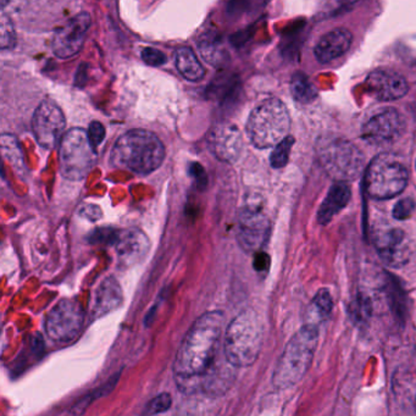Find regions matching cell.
<instances>
[{"mask_svg":"<svg viewBox=\"0 0 416 416\" xmlns=\"http://www.w3.org/2000/svg\"><path fill=\"white\" fill-rule=\"evenodd\" d=\"M224 332V314L209 311L193 323L174 360V381L184 392L201 388L206 374L218 360Z\"/></svg>","mask_w":416,"mask_h":416,"instance_id":"1","label":"cell"},{"mask_svg":"<svg viewBox=\"0 0 416 416\" xmlns=\"http://www.w3.org/2000/svg\"><path fill=\"white\" fill-rule=\"evenodd\" d=\"M165 147L150 131L132 130L117 139L110 154L112 166L138 174H148L160 167Z\"/></svg>","mask_w":416,"mask_h":416,"instance_id":"2","label":"cell"},{"mask_svg":"<svg viewBox=\"0 0 416 416\" xmlns=\"http://www.w3.org/2000/svg\"><path fill=\"white\" fill-rule=\"evenodd\" d=\"M263 338L264 327L261 319L253 309H246L226 328L225 357L233 367H251L259 357Z\"/></svg>","mask_w":416,"mask_h":416,"instance_id":"3","label":"cell"},{"mask_svg":"<svg viewBox=\"0 0 416 416\" xmlns=\"http://www.w3.org/2000/svg\"><path fill=\"white\" fill-rule=\"evenodd\" d=\"M318 342L319 328L313 323H307L292 337L273 372L275 387L288 388L304 377L313 362Z\"/></svg>","mask_w":416,"mask_h":416,"instance_id":"4","label":"cell"},{"mask_svg":"<svg viewBox=\"0 0 416 416\" xmlns=\"http://www.w3.org/2000/svg\"><path fill=\"white\" fill-rule=\"evenodd\" d=\"M291 129V117L286 105L271 98L259 104L246 122V134L259 149L275 147L286 138Z\"/></svg>","mask_w":416,"mask_h":416,"instance_id":"5","label":"cell"},{"mask_svg":"<svg viewBox=\"0 0 416 416\" xmlns=\"http://www.w3.org/2000/svg\"><path fill=\"white\" fill-rule=\"evenodd\" d=\"M408 181L407 167L393 154H380L367 167L365 187L369 197L376 201L398 196L407 187Z\"/></svg>","mask_w":416,"mask_h":416,"instance_id":"6","label":"cell"},{"mask_svg":"<svg viewBox=\"0 0 416 416\" xmlns=\"http://www.w3.org/2000/svg\"><path fill=\"white\" fill-rule=\"evenodd\" d=\"M319 159L327 174L337 181L357 179L364 167V154L345 138L326 137L319 142Z\"/></svg>","mask_w":416,"mask_h":416,"instance_id":"7","label":"cell"},{"mask_svg":"<svg viewBox=\"0 0 416 416\" xmlns=\"http://www.w3.org/2000/svg\"><path fill=\"white\" fill-rule=\"evenodd\" d=\"M95 149L88 132L77 127L67 131L59 143V162L64 177L71 181L85 179L95 165Z\"/></svg>","mask_w":416,"mask_h":416,"instance_id":"8","label":"cell"},{"mask_svg":"<svg viewBox=\"0 0 416 416\" xmlns=\"http://www.w3.org/2000/svg\"><path fill=\"white\" fill-rule=\"evenodd\" d=\"M85 311L77 300L63 299L50 310L45 320V331L57 343H69L80 335Z\"/></svg>","mask_w":416,"mask_h":416,"instance_id":"9","label":"cell"},{"mask_svg":"<svg viewBox=\"0 0 416 416\" xmlns=\"http://www.w3.org/2000/svg\"><path fill=\"white\" fill-rule=\"evenodd\" d=\"M66 120L58 104L45 99L38 105L32 120L37 143L44 149H54L63 138Z\"/></svg>","mask_w":416,"mask_h":416,"instance_id":"10","label":"cell"},{"mask_svg":"<svg viewBox=\"0 0 416 416\" xmlns=\"http://www.w3.org/2000/svg\"><path fill=\"white\" fill-rule=\"evenodd\" d=\"M270 221L259 206H248L238 218L237 239L248 253L259 251L268 241Z\"/></svg>","mask_w":416,"mask_h":416,"instance_id":"11","label":"cell"},{"mask_svg":"<svg viewBox=\"0 0 416 416\" xmlns=\"http://www.w3.org/2000/svg\"><path fill=\"white\" fill-rule=\"evenodd\" d=\"M405 130V121L393 107H386L374 114L364 124L362 137L374 145L393 143Z\"/></svg>","mask_w":416,"mask_h":416,"instance_id":"12","label":"cell"},{"mask_svg":"<svg viewBox=\"0 0 416 416\" xmlns=\"http://www.w3.org/2000/svg\"><path fill=\"white\" fill-rule=\"evenodd\" d=\"M90 13H81L55 32L52 40L53 53L60 59H70L80 53L88 35Z\"/></svg>","mask_w":416,"mask_h":416,"instance_id":"13","label":"cell"},{"mask_svg":"<svg viewBox=\"0 0 416 416\" xmlns=\"http://www.w3.org/2000/svg\"><path fill=\"white\" fill-rule=\"evenodd\" d=\"M369 93L380 102H393L403 98L409 90L405 77L388 69L370 72L365 80Z\"/></svg>","mask_w":416,"mask_h":416,"instance_id":"14","label":"cell"},{"mask_svg":"<svg viewBox=\"0 0 416 416\" xmlns=\"http://www.w3.org/2000/svg\"><path fill=\"white\" fill-rule=\"evenodd\" d=\"M375 248L381 259L391 268H402L410 258V248L400 228H388L376 233Z\"/></svg>","mask_w":416,"mask_h":416,"instance_id":"15","label":"cell"},{"mask_svg":"<svg viewBox=\"0 0 416 416\" xmlns=\"http://www.w3.org/2000/svg\"><path fill=\"white\" fill-rule=\"evenodd\" d=\"M208 144L211 153L219 160L233 164L241 157L243 139L237 126L221 124L216 126L209 133Z\"/></svg>","mask_w":416,"mask_h":416,"instance_id":"16","label":"cell"},{"mask_svg":"<svg viewBox=\"0 0 416 416\" xmlns=\"http://www.w3.org/2000/svg\"><path fill=\"white\" fill-rule=\"evenodd\" d=\"M117 259L124 266H133L147 256L150 243L147 236L141 230L129 228L117 233L115 243Z\"/></svg>","mask_w":416,"mask_h":416,"instance_id":"17","label":"cell"},{"mask_svg":"<svg viewBox=\"0 0 416 416\" xmlns=\"http://www.w3.org/2000/svg\"><path fill=\"white\" fill-rule=\"evenodd\" d=\"M353 35L347 28H335L319 40L314 55L319 63L328 64L342 58L352 47Z\"/></svg>","mask_w":416,"mask_h":416,"instance_id":"18","label":"cell"},{"mask_svg":"<svg viewBox=\"0 0 416 416\" xmlns=\"http://www.w3.org/2000/svg\"><path fill=\"white\" fill-rule=\"evenodd\" d=\"M124 295L119 282L115 278L109 276L100 282L95 295H94L93 308H92V318H102L107 313L119 308L122 304Z\"/></svg>","mask_w":416,"mask_h":416,"instance_id":"19","label":"cell"},{"mask_svg":"<svg viewBox=\"0 0 416 416\" xmlns=\"http://www.w3.org/2000/svg\"><path fill=\"white\" fill-rule=\"evenodd\" d=\"M352 191L345 181H337L327 193L318 213L319 224L327 225L342 209L348 206Z\"/></svg>","mask_w":416,"mask_h":416,"instance_id":"20","label":"cell"},{"mask_svg":"<svg viewBox=\"0 0 416 416\" xmlns=\"http://www.w3.org/2000/svg\"><path fill=\"white\" fill-rule=\"evenodd\" d=\"M174 65L179 73L191 82H198L206 76V70L191 48H179L174 54Z\"/></svg>","mask_w":416,"mask_h":416,"instance_id":"21","label":"cell"},{"mask_svg":"<svg viewBox=\"0 0 416 416\" xmlns=\"http://www.w3.org/2000/svg\"><path fill=\"white\" fill-rule=\"evenodd\" d=\"M333 309V300L331 293L326 288H322L314 297L311 305L308 310V323H313L319 326L320 322L326 320L332 313Z\"/></svg>","mask_w":416,"mask_h":416,"instance_id":"22","label":"cell"},{"mask_svg":"<svg viewBox=\"0 0 416 416\" xmlns=\"http://www.w3.org/2000/svg\"><path fill=\"white\" fill-rule=\"evenodd\" d=\"M291 92L293 98L299 103H311L316 98V90L304 73H295L292 77Z\"/></svg>","mask_w":416,"mask_h":416,"instance_id":"23","label":"cell"},{"mask_svg":"<svg viewBox=\"0 0 416 416\" xmlns=\"http://www.w3.org/2000/svg\"><path fill=\"white\" fill-rule=\"evenodd\" d=\"M387 290H388V302L391 308H392V311L399 320L404 321L405 310H407V303H405L407 297H405V293L403 291L402 286L397 281V278L391 276Z\"/></svg>","mask_w":416,"mask_h":416,"instance_id":"24","label":"cell"},{"mask_svg":"<svg viewBox=\"0 0 416 416\" xmlns=\"http://www.w3.org/2000/svg\"><path fill=\"white\" fill-rule=\"evenodd\" d=\"M349 314L357 325L367 323L369 319L372 318V300L369 299L367 295L359 293L349 307Z\"/></svg>","mask_w":416,"mask_h":416,"instance_id":"25","label":"cell"},{"mask_svg":"<svg viewBox=\"0 0 416 416\" xmlns=\"http://www.w3.org/2000/svg\"><path fill=\"white\" fill-rule=\"evenodd\" d=\"M199 48H201V53L203 58L206 59L208 63L213 64V65H219L224 58V50L221 49L220 47V40H216L215 36H206L204 35V40H201L199 43Z\"/></svg>","mask_w":416,"mask_h":416,"instance_id":"26","label":"cell"},{"mask_svg":"<svg viewBox=\"0 0 416 416\" xmlns=\"http://www.w3.org/2000/svg\"><path fill=\"white\" fill-rule=\"evenodd\" d=\"M293 144H295V138L292 136H287L286 138L282 139L280 143L275 145L270 157V164L273 169H281L287 165Z\"/></svg>","mask_w":416,"mask_h":416,"instance_id":"27","label":"cell"},{"mask_svg":"<svg viewBox=\"0 0 416 416\" xmlns=\"http://www.w3.org/2000/svg\"><path fill=\"white\" fill-rule=\"evenodd\" d=\"M0 48L3 50L13 49L16 44V33L13 23L5 13L1 15L0 20Z\"/></svg>","mask_w":416,"mask_h":416,"instance_id":"28","label":"cell"},{"mask_svg":"<svg viewBox=\"0 0 416 416\" xmlns=\"http://www.w3.org/2000/svg\"><path fill=\"white\" fill-rule=\"evenodd\" d=\"M172 404V399L169 393H161L157 396L155 398H153L150 402L148 403L145 410L143 414L145 415H155V414H161L169 410Z\"/></svg>","mask_w":416,"mask_h":416,"instance_id":"29","label":"cell"},{"mask_svg":"<svg viewBox=\"0 0 416 416\" xmlns=\"http://www.w3.org/2000/svg\"><path fill=\"white\" fill-rule=\"evenodd\" d=\"M117 230L114 228L100 227L90 233L88 241L93 244H114L117 237Z\"/></svg>","mask_w":416,"mask_h":416,"instance_id":"30","label":"cell"},{"mask_svg":"<svg viewBox=\"0 0 416 416\" xmlns=\"http://www.w3.org/2000/svg\"><path fill=\"white\" fill-rule=\"evenodd\" d=\"M415 201L412 198H404L394 206L393 218L396 220H407L415 210Z\"/></svg>","mask_w":416,"mask_h":416,"instance_id":"31","label":"cell"},{"mask_svg":"<svg viewBox=\"0 0 416 416\" xmlns=\"http://www.w3.org/2000/svg\"><path fill=\"white\" fill-rule=\"evenodd\" d=\"M142 59L149 66H161L166 63V55L161 50L155 48H144L142 52Z\"/></svg>","mask_w":416,"mask_h":416,"instance_id":"32","label":"cell"},{"mask_svg":"<svg viewBox=\"0 0 416 416\" xmlns=\"http://www.w3.org/2000/svg\"><path fill=\"white\" fill-rule=\"evenodd\" d=\"M88 137H90V142L93 144L94 148L98 147L103 143L104 138H105V127H104L98 121H93L88 127Z\"/></svg>","mask_w":416,"mask_h":416,"instance_id":"33","label":"cell"},{"mask_svg":"<svg viewBox=\"0 0 416 416\" xmlns=\"http://www.w3.org/2000/svg\"><path fill=\"white\" fill-rule=\"evenodd\" d=\"M270 256H268L264 251H256L254 255V261H253V266L258 273H264L268 271L270 268Z\"/></svg>","mask_w":416,"mask_h":416,"instance_id":"34","label":"cell"},{"mask_svg":"<svg viewBox=\"0 0 416 416\" xmlns=\"http://www.w3.org/2000/svg\"><path fill=\"white\" fill-rule=\"evenodd\" d=\"M189 174L192 176L193 179H196L199 188L206 187V174L203 166L199 162H193L191 167H189Z\"/></svg>","mask_w":416,"mask_h":416,"instance_id":"35","label":"cell"},{"mask_svg":"<svg viewBox=\"0 0 416 416\" xmlns=\"http://www.w3.org/2000/svg\"><path fill=\"white\" fill-rule=\"evenodd\" d=\"M80 214L90 220H97L102 218V211L98 206H85L83 209H81Z\"/></svg>","mask_w":416,"mask_h":416,"instance_id":"36","label":"cell"},{"mask_svg":"<svg viewBox=\"0 0 416 416\" xmlns=\"http://www.w3.org/2000/svg\"><path fill=\"white\" fill-rule=\"evenodd\" d=\"M332 1H335L333 10L340 11V10L352 9L354 5L358 4L359 0H332Z\"/></svg>","mask_w":416,"mask_h":416,"instance_id":"37","label":"cell"},{"mask_svg":"<svg viewBox=\"0 0 416 416\" xmlns=\"http://www.w3.org/2000/svg\"><path fill=\"white\" fill-rule=\"evenodd\" d=\"M9 1H10V0H0V3H1V8H3V9H4L5 6H6V5L9 4Z\"/></svg>","mask_w":416,"mask_h":416,"instance_id":"38","label":"cell"},{"mask_svg":"<svg viewBox=\"0 0 416 416\" xmlns=\"http://www.w3.org/2000/svg\"><path fill=\"white\" fill-rule=\"evenodd\" d=\"M415 403H416V399H415Z\"/></svg>","mask_w":416,"mask_h":416,"instance_id":"39","label":"cell"}]
</instances>
